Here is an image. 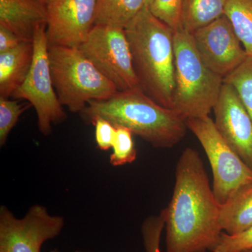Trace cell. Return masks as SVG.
<instances>
[{
    "label": "cell",
    "mask_w": 252,
    "mask_h": 252,
    "mask_svg": "<svg viewBox=\"0 0 252 252\" xmlns=\"http://www.w3.org/2000/svg\"><path fill=\"white\" fill-rule=\"evenodd\" d=\"M160 212L167 252H212L218 244L220 204L195 149L186 148L179 158L171 200Z\"/></svg>",
    "instance_id": "obj_1"
},
{
    "label": "cell",
    "mask_w": 252,
    "mask_h": 252,
    "mask_svg": "<svg viewBox=\"0 0 252 252\" xmlns=\"http://www.w3.org/2000/svg\"><path fill=\"white\" fill-rule=\"evenodd\" d=\"M79 115L86 124L97 119L124 126L156 148L170 149L187 133V119L151 98L141 89L118 91L110 98L91 100Z\"/></svg>",
    "instance_id": "obj_2"
},
{
    "label": "cell",
    "mask_w": 252,
    "mask_h": 252,
    "mask_svg": "<svg viewBox=\"0 0 252 252\" xmlns=\"http://www.w3.org/2000/svg\"><path fill=\"white\" fill-rule=\"evenodd\" d=\"M140 89L172 109L175 91V31L144 6L125 28Z\"/></svg>",
    "instance_id": "obj_3"
},
{
    "label": "cell",
    "mask_w": 252,
    "mask_h": 252,
    "mask_svg": "<svg viewBox=\"0 0 252 252\" xmlns=\"http://www.w3.org/2000/svg\"><path fill=\"white\" fill-rule=\"evenodd\" d=\"M175 80L172 109L185 119L210 116L220 96L223 79L207 67L190 32L175 31Z\"/></svg>",
    "instance_id": "obj_4"
},
{
    "label": "cell",
    "mask_w": 252,
    "mask_h": 252,
    "mask_svg": "<svg viewBox=\"0 0 252 252\" xmlns=\"http://www.w3.org/2000/svg\"><path fill=\"white\" fill-rule=\"evenodd\" d=\"M49 58L55 91L69 112L79 114L89 101L109 99L119 91L79 48L49 46Z\"/></svg>",
    "instance_id": "obj_5"
},
{
    "label": "cell",
    "mask_w": 252,
    "mask_h": 252,
    "mask_svg": "<svg viewBox=\"0 0 252 252\" xmlns=\"http://www.w3.org/2000/svg\"><path fill=\"white\" fill-rule=\"evenodd\" d=\"M187 124L206 154L213 174L212 190L222 205L239 189L252 183V170L221 137L210 116L187 119Z\"/></svg>",
    "instance_id": "obj_6"
},
{
    "label": "cell",
    "mask_w": 252,
    "mask_h": 252,
    "mask_svg": "<svg viewBox=\"0 0 252 252\" xmlns=\"http://www.w3.org/2000/svg\"><path fill=\"white\" fill-rule=\"evenodd\" d=\"M46 26H40L34 33V56L29 74L22 85L11 97L26 99L35 109L37 125L42 135L52 132L53 124L64 122L67 115L55 91L49 58Z\"/></svg>",
    "instance_id": "obj_7"
},
{
    "label": "cell",
    "mask_w": 252,
    "mask_h": 252,
    "mask_svg": "<svg viewBox=\"0 0 252 252\" xmlns=\"http://www.w3.org/2000/svg\"><path fill=\"white\" fill-rule=\"evenodd\" d=\"M79 49L118 91L140 89L125 30L94 26Z\"/></svg>",
    "instance_id": "obj_8"
},
{
    "label": "cell",
    "mask_w": 252,
    "mask_h": 252,
    "mask_svg": "<svg viewBox=\"0 0 252 252\" xmlns=\"http://www.w3.org/2000/svg\"><path fill=\"white\" fill-rule=\"evenodd\" d=\"M64 217L50 213L42 205H32L18 218L9 207H0V252H41L46 242L59 237Z\"/></svg>",
    "instance_id": "obj_9"
},
{
    "label": "cell",
    "mask_w": 252,
    "mask_h": 252,
    "mask_svg": "<svg viewBox=\"0 0 252 252\" xmlns=\"http://www.w3.org/2000/svg\"><path fill=\"white\" fill-rule=\"evenodd\" d=\"M191 34L204 63L223 79L248 58L234 28L225 15Z\"/></svg>",
    "instance_id": "obj_10"
},
{
    "label": "cell",
    "mask_w": 252,
    "mask_h": 252,
    "mask_svg": "<svg viewBox=\"0 0 252 252\" xmlns=\"http://www.w3.org/2000/svg\"><path fill=\"white\" fill-rule=\"evenodd\" d=\"M96 6L97 0H47L49 46L79 48L94 26Z\"/></svg>",
    "instance_id": "obj_11"
},
{
    "label": "cell",
    "mask_w": 252,
    "mask_h": 252,
    "mask_svg": "<svg viewBox=\"0 0 252 252\" xmlns=\"http://www.w3.org/2000/svg\"><path fill=\"white\" fill-rule=\"evenodd\" d=\"M213 112L220 135L252 170V119L233 86L223 82Z\"/></svg>",
    "instance_id": "obj_12"
},
{
    "label": "cell",
    "mask_w": 252,
    "mask_h": 252,
    "mask_svg": "<svg viewBox=\"0 0 252 252\" xmlns=\"http://www.w3.org/2000/svg\"><path fill=\"white\" fill-rule=\"evenodd\" d=\"M47 0H0V26L23 41H33L34 33L46 26Z\"/></svg>",
    "instance_id": "obj_13"
},
{
    "label": "cell",
    "mask_w": 252,
    "mask_h": 252,
    "mask_svg": "<svg viewBox=\"0 0 252 252\" xmlns=\"http://www.w3.org/2000/svg\"><path fill=\"white\" fill-rule=\"evenodd\" d=\"M34 56L33 41L0 54V97L9 98L26 80Z\"/></svg>",
    "instance_id": "obj_14"
},
{
    "label": "cell",
    "mask_w": 252,
    "mask_h": 252,
    "mask_svg": "<svg viewBox=\"0 0 252 252\" xmlns=\"http://www.w3.org/2000/svg\"><path fill=\"white\" fill-rule=\"evenodd\" d=\"M220 221L223 232L236 235L252 226V183L235 191L220 205Z\"/></svg>",
    "instance_id": "obj_15"
},
{
    "label": "cell",
    "mask_w": 252,
    "mask_h": 252,
    "mask_svg": "<svg viewBox=\"0 0 252 252\" xmlns=\"http://www.w3.org/2000/svg\"><path fill=\"white\" fill-rule=\"evenodd\" d=\"M145 6V0H97L94 26L125 29Z\"/></svg>",
    "instance_id": "obj_16"
},
{
    "label": "cell",
    "mask_w": 252,
    "mask_h": 252,
    "mask_svg": "<svg viewBox=\"0 0 252 252\" xmlns=\"http://www.w3.org/2000/svg\"><path fill=\"white\" fill-rule=\"evenodd\" d=\"M228 0H185L181 27L189 32L210 24L224 15Z\"/></svg>",
    "instance_id": "obj_17"
},
{
    "label": "cell",
    "mask_w": 252,
    "mask_h": 252,
    "mask_svg": "<svg viewBox=\"0 0 252 252\" xmlns=\"http://www.w3.org/2000/svg\"><path fill=\"white\" fill-rule=\"evenodd\" d=\"M224 15L231 23L248 56L252 57V0H228Z\"/></svg>",
    "instance_id": "obj_18"
},
{
    "label": "cell",
    "mask_w": 252,
    "mask_h": 252,
    "mask_svg": "<svg viewBox=\"0 0 252 252\" xmlns=\"http://www.w3.org/2000/svg\"><path fill=\"white\" fill-rule=\"evenodd\" d=\"M223 82L233 86L252 119V56H248L238 68L223 79Z\"/></svg>",
    "instance_id": "obj_19"
},
{
    "label": "cell",
    "mask_w": 252,
    "mask_h": 252,
    "mask_svg": "<svg viewBox=\"0 0 252 252\" xmlns=\"http://www.w3.org/2000/svg\"><path fill=\"white\" fill-rule=\"evenodd\" d=\"M115 127V138L109 162L111 165L116 167L132 163L137 158V154L132 139L133 133L124 126Z\"/></svg>",
    "instance_id": "obj_20"
},
{
    "label": "cell",
    "mask_w": 252,
    "mask_h": 252,
    "mask_svg": "<svg viewBox=\"0 0 252 252\" xmlns=\"http://www.w3.org/2000/svg\"><path fill=\"white\" fill-rule=\"evenodd\" d=\"M31 104L20 103L17 100L0 97V146L6 144L10 132L17 124L18 119Z\"/></svg>",
    "instance_id": "obj_21"
},
{
    "label": "cell",
    "mask_w": 252,
    "mask_h": 252,
    "mask_svg": "<svg viewBox=\"0 0 252 252\" xmlns=\"http://www.w3.org/2000/svg\"><path fill=\"white\" fill-rule=\"evenodd\" d=\"M184 1L185 0H153L149 9L154 16L177 31L182 28Z\"/></svg>",
    "instance_id": "obj_22"
},
{
    "label": "cell",
    "mask_w": 252,
    "mask_h": 252,
    "mask_svg": "<svg viewBox=\"0 0 252 252\" xmlns=\"http://www.w3.org/2000/svg\"><path fill=\"white\" fill-rule=\"evenodd\" d=\"M165 229V220L161 212L146 218L141 225V235L145 252H161L160 240Z\"/></svg>",
    "instance_id": "obj_23"
},
{
    "label": "cell",
    "mask_w": 252,
    "mask_h": 252,
    "mask_svg": "<svg viewBox=\"0 0 252 252\" xmlns=\"http://www.w3.org/2000/svg\"><path fill=\"white\" fill-rule=\"evenodd\" d=\"M252 249V226L236 235L222 232L212 252H241Z\"/></svg>",
    "instance_id": "obj_24"
},
{
    "label": "cell",
    "mask_w": 252,
    "mask_h": 252,
    "mask_svg": "<svg viewBox=\"0 0 252 252\" xmlns=\"http://www.w3.org/2000/svg\"><path fill=\"white\" fill-rule=\"evenodd\" d=\"M92 125L95 127V141L97 147L102 151L112 149L115 138V126L103 119H96Z\"/></svg>",
    "instance_id": "obj_25"
},
{
    "label": "cell",
    "mask_w": 252,
    "mask_h": 252,
    "mask_svg": "<svg viewBox=\"0 0 252 252\" xmlns=\"http://www.w3.org/2000/svg\"><path fill=\"white\" fill-rule=\"evenodd\" d=\"M23 41H26L22 40L9 30L0 26V54L15 49Z\"/></svg>",
    "instance_id": "obj_26"
},
{
    "label": "cell",
    "mask_w": 252,
    "mask_h": 252,
    "mask_svg": "<svg viewBox=\"0 0 252 252\" xmlns=\"http://www.w3.org/2000/svg\"><path fill=\"white\" fill-rule=\"evenodd\" d=\"M50 252H62V251H61V250H56H56H51V251ZM71 252H92L82 251V250H76V251Z\"/></svg>",
    "instance_id": "obj_27"
},
{
    "label": "cell",
    "mask_w": 252,
    "mask_h": 252,
    "mask_svg": "<svg viewBox=\"0 0 252 252\" xmlns=\"http://www.w3.org/2000/svg\"><path fill=\"white\" fill-rule=\"evenodd\" d=\"M152 1H153V0H145V6L149 8V6L152 4Z\"/></svg>",
    "instance_id": "obj_28"
},
{
    "label": "cell",
    "mask_w": 252,
    "mask_h": 252,
    "mask_svg": "<svg viewBox=\"0 0 252 252\" xmlns=\"http://www.w3.org/2000/svg\"><path fill=\"white\" fill-rule=\"evenodd\" d=\"M241 252H252V249H251V250H245V251Z\"/></svg>",
    "instance_id": "obj_29"
}]
</instances>
